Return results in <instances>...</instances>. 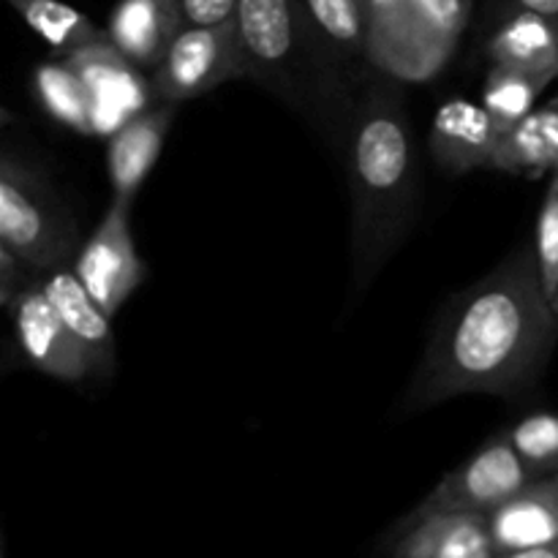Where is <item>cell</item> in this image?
Returning a JSON list of instances; mask_svg holds the SVG:
<instances>
[{
    "label": "cell",
    "mask_w": 558,
    "mask_h": 558,
    "mask_svg": "<svg viewBox=\"0 0 558 558\" xmlns=\"http://www.w3.org/2000/svg\"><path fill=\"white\" fill-rule=\"evenodd\" d=\"M229 80H245V58L238 22L213 27H183L167 58L153 71L158 101L180 104L205 96Z\"/></svg>",
    "instance_id": "cell-6"
},
{
    "label": "cell",
    "mask_w": 558,
    "mask_h": 558,
    "mask_svg": "<svg viewBox=\"0 0 558 558\" xmlns=\"http://www.w3.org/2000/svg\"><path fill=\"white\" fill-rule=\"evenodd\" d=\"M510 9L537 11V14L558 22V0H505V11H510Z\"/></svg>",
    "instance_id": "cell-27"
},
{
    "label": "cell",
    "mask_w": 558,
    "mask_h": 558,
    "mask_svg": "<svg viewBox=\"0 0 558 558\" xmlns=\"http://www.w3.org/2000/svg\"><path fill=\"white\" fill-rule=\"evenodd\" d=\"M499 558H558V543L539 545V548H529V550H515V554H505Z\"/></svg>",
    "instance_id": "cell-28"
},
{
    "label": "cell",
    "mask_w": 558,
    "mask_h": 558,
    "mask_svg": "<svg viewBox=\"0 0 558 558\" xmlns=\"http://www.w3.org/2000/svg\"><path fill=\"white\" fill-rule=\"evenodd\" d=\"M485 52L490 65L521 71L548 87L558 76V22L537 11H505Z\"/></svg>",
    "instance_id": "cell-13"
},
{
    "label": "cell",
    "mask_w": 558,
    "mask_h": 558,
    "mask_svg": "<svg viewBox=\"0 0 558 558\" xmlns=\"http://www.w3.org/2000/svg\"><path fill=\"white\" fill-rule=\"evenodd\" d=\"M41 283L49 303L54 305L58 316L63 319V325L69 327L71 336L85 349L87 360L93 365V374L107 376L114 365L112 316L90 298V292L82 287L71 265H63L41 276Z\"/></svg>",
    "instance_id": "cell-16"
},
{
    "label": "cell",
    "mask_w": 558,
    "mask_h": 558,
    "mask_svg": "<svg viewBox=\"0 0 558 558\" xmlns=\"http://www.w3.org/2000/svg\"><path fill=\"white\" fill-rule=\"evenodd\" d=\"M499 142L494 120L483 104L469 98H450L439 107L430 123V153L447 174H466L480 167H494Z\"/></svg>",
    "instance_id": "cell-12"
},
{
    "label": "cell",
    "mask_w": 558,
    "mask_h": 558,
    "mask_svg": "<svg viewBox=\"0 0 558 558\" xmlns=\"http://www.w3.org/2000/svg\"><path fill=\"white\" fill-rule=\"evenodd\" d=\"M5 311L11 314L16 347L33 368L52 379L71 381V385L93 376V365L85 349L71 336L54 305L49 303L41 278L31 283L25 292L16 294L14 303Z\"/></svg>",
    "instance_id": "cell-10"
},
{
    "label": "cell",
    "mask_w": 558,
    "mask_h": 558,
    "mask_svg": "<svg viewBox=\"0 0 558 558\" xmlns=\"http://www.w3.org/2000/svg\"><path fill=\"white\" fill-rule=\"evenodd\" d=\"M174 112H178V104L158 101L109 136L107 169L114 191L112 199L134 202L136 191L142 189L161 156Z\"/></svg>",
    "instance_id": "cell-14"
},
{
    "label": "cell",
    "mask_w": 558,
    "mask_h": 558,
    "mask_svg": "<svg viewBox=\"0 0 558 558\" xmlns=\"http://www.w3.org/2000/svg\"><path fill=\"white\" fill-rule=\"evenodd\" d=\"M558 314L534 248H518L452 298L407 396L409 412L461 396H521L543 376Z\"/></svg>",
    "instance_id": "cell-1"
},
{
    "label": "cell",
    "mask_w": 558,
    "mask_h": 558,
    "mask_svg": "<svg viewBox=\"0 0 558 558\" xmlns=\"http://www.w3.org/2000/svg\"><path fill=\"white\" fill-rule=\"evenodd\" d=\"M5 3L58 54H69L107 38V31H101L90 16L63 0H5Z\"/></svg>",
    "instance_id": "cell-19"
},
{
    "label": "cell",
    "mask_w": 558,
    "mask_h": 558,
    "mask_svg": "<svg viewBox=\"0 0 558 558\" xmlns=\"http://www.w3.org/2000/svg\"><path fill=\"white\" fill-rule=\"evenodd\" d=\"M554 477H556V485H558V474H554Z\"/></svg>",
    "instance_id": "cell-30"
},
{
    "label": "cell",
    "mask_w": 558,
    "mask_h": 558,
    "mask_svg": "<svg viewBox=\"0 0 558 558\" xmlns=\"http://www.w3.org/2000/svg\"><path fill=\"white\" fill-rule=\"evenodd\" d=\"M238 33L245 80L276 93L289 107L336 123L347 85L327 52V36L294 0H240Z\"/></svg>",
    "instance_id": "cell-3"
},
{
    "label": "cell",
    "mask_w": 558,
    "mask_h": 558,
    "mask_svg": "<svg viewBox=\"0 0 558 558\" xmlns=\"http://www.w3.org/2000/svg\"><path fill=\"white\" fill-rule=\"evenodd\" d=\"M71 267L82 287L109 316L123 308L125 300L140 289L147 276V267L136 254L134 234H131V202L112 199L101 223L80 245V254L74 256Z\"/></svg>",
    "instance_id": "cell-8"
},
{
    "label": "cell",
    "mask_w": 558,
    "mask_h": 558,
    "mask_svg": "<svg viewBox=\"0 0 558 558\" xmlns=\"http://www.w3.org/2000/svg\"><path fill=\"white\" fill-rule=\"evenodd\" d=\"M38 278L41 276H36L20 256L0 245V303H3V308H9L16 294L25 292Z\"/></svg>",
    "instance_id": "cell-26"
},
{
    "label": "cell",
    "mask_w": 558,
    "mask_h": 558,
    "mask_svg": "<svg viewBox=\"0 0 558 558\" xmlns=\"http://www.w3.org/2000/svg\"><path fill=\"white\" fill-rule=\"evenodd\" d=\"M505 436L537 477L558 474V414H529L505 430Z\"/></svg>",
    "instance_id": "cell-21"
},
{
    "label": "cell",
    "mask_w": 558,
    "mask_h": 558,
    "mask_svg": "<svg viewBox=\"0 0 558 558\" xmlns=\"http://www.w3.org/2000/svg\"><path fill=\"white\" fill-rule=\"evenodd\" d=\"M0 245L36 276L71 265L80 254V229L41 169L5 147L0 156Z\"/></svg>",
    "instance_id": "cell-5"
},
{
    "label": "cell",
    "mask_w": 558,
    "mask_h": 558,
    "mask_svg": "<svg viewBox=\"0 0 558 558\" xmlns=\"http://www.w3.org/2000/svg\"><path fill=\"white\" fill-rule=\"evenodd\" d=\"M550 305H554V311L558 314V287H556V294H554V298H550Z\"/></svg>",
    "instance_id": "cell-29"
},
{
    "label": "cell",
    "mask_w": 558,
    "mask_h": 558,
    "mask_svg": "<svg viewBox=\"0 0 558 558\" xmlns=\"http://www.w3.org/2000/svg\"><path fill=\"white\" fill-rule=\"evenodd\" d=\"M539 480L515 452L510 439L496 434L469 461L452 469L414 512H480L488 515L510 496Z\"/></svg>",
    "instance_id": "cell-7"
},
{
    "label": "cell",
    "mask_w": 558,
    "mask_h": 558,
    "mask_svg": "<svg viewBox=\"0 0 558 558\" xmlns=\"http://www.w3.org/2000/svg\"><path fill=\"white\" fill-rule=\"evenodd\" d=\"M543 90L545 85H539L532 76L521 74V71L490 65L483 93V107L490 114V120H494L499 136L507 134L512 125H518L523 118L534 112V104H537Z\"/></svg>",
    "instance_id": "cell-20"
},
{
    "label": "cell",
    "mask_w": 558,
    "mask_h": 558,
    "mask_svg": "<svg viewBox=\"0 0 558 558\" xmlns=\"http://www.w3.org/2000/svg\"><path fill=\"white\" fill-rule=\"evenodd\" d=\"M76 74L82 76L90 96L93 136H112L136 114L147 112L158 104L153 93V82L142 74L136 63H131L118 47L107 38L93 41L87 47L63 54Z\"/></svg>",
    "instance_id": "cell-9"
},
{
    "label": "cell",
    "mask_w": 558,
    "mask_h": 558,
    "mask_svg": "<svg viewBox=\"0 0 558 558\" xmlns=\"http://www.w3.org/2000/svg\"><path fill=\"white\" fill-rule=\"evenodd\" d=\"M365 58L401 82H428L450 63L472 0H363Z\"/></svg>",
    "instance_id": "cell-4"
},
{
    "label": "cell",
    "mask_w": 558,
    "mask_h": 558,
    "mask_svg": "<svg viewBox=\"0 0 558 558\" xmlns=\"http://www.w3.org/2000/svg\"><path fill=\"white\" fill-rule=\"evenodd\" d=\"M558 167V101L534 109L529 118L499 136L494 169L539 178Z\"/></svg>",
    "instance_id": "cell-17"
},
{
    "label": "cell",
    "mask_w": 558,
    "mask_h": 558,
    "mask_svg": "<svg viewBox=\"0 0 558 558\" xmlns=\"http://www.w3.org/2000/svg\"><path fill=\"white\" fill-rule=\"evenodd\" d=\"M496 554L539 548L558 543V485L556 477H539L488 512Z\"/></svg>",
    "instance_id": "cell-15"
},
{
    "label": "cell",
    "mask_w": 558,
    "mask_h": 558,
    "mask_svg": "<svg viewBox=\"0 0 558 558\" xmlns=\"http://www.w3.org/2000/svg\"><path fill=\"white\" fill-rule=\"evenodd\" d=\"M183 27L189 25L180 0H120L109 14L107 36L131 63L153 74Z\"/></svg>",
    "instance_id": "cell-11"
},
{
    "label": "cell",
    "mask_w": 558,
    "mask_h": 558,
    "mask_svg": "<svg viewBox=\"0 0 558 558\" xmlns=\"http://www.w3.org/2000/svg\"><path fill=\"white\" fill-rule=\"evenodd\" d=\"M33 87H36L38 104L52 120H58L65 129L76 134H93V112L90 96L76 74L74 65L58 54V58L44 60L33 74Z\"/></svg>",
    "instance_id": "cell-18"
},
{
    "label": "cell",
    "mask_w": 558,
    "mask_h": 558,
    "mask_svg": "<svg viewBox=\"0 0 558 558\" xmlns=\"http://www.w3.org/2000/svg\"><path fill=\"white\" fill-rule=\"evenodd\" d=\"M434 558H499L490 539L488 515L447 512V526Z\"/></svg>",
    "instance_id": "cell-23"
},
{
    "label": "cell",
    "mask_w": 558,
    "mask_h": 558,
    "mask_svg": "<svg viewBox=\"0 0 558 558\" xmlns=\"http://www.w3.org/2000/svg\"><path fill=\"white\" fill-rule=\"evenodd\" d=\"M311 20L343 52L365 54L368 22L363 0H303Z\"/></svg>",
    "instance_id": "cell-22"
},
{
    "label": "cell",
    "mask_w": 558,
    "mask_h": 558,
    "mask_svg": "<svg viewBox=\"0 0 558 558\" xmlns=\"http://www.w3.org/2000/svg\"><path fill=\"white\" fill-rule=\"evenodd\" d=\"M180 5H183L185 25L213 27L238 20L240 0H180Z\"/></svg>",
    "instance_id": "cell-25"
},
{
    "label": "cell",
    "mask_w": 558,
    "mask_h": 558,
    "mask_svg": "<svg viewBox=\"0 0 558 558\" xmlns=\"http://www.w3.org/2000/svg\"><path fill=\"white\" fill-rule=\"evenodd\" d=\"M539 276L548 298H554L558 287V167L550 172L548 194L537 218V238H534Z\"/></svg>",
    "instance_id": "cell-24"
},
{
    "label": "cell",
    "mask_w": 558,
    "mask_h": 558,
    "mask_svg": "<svg viewBox=\"0 0 558 558\" xmlns=\"http://www.w3.org/2000/svg\"><path fill=\"white\" fill-rule=\"evenodd\" d=\"M420 194L417 147L401 101L374 90L349 125L354 287L374 283L414 221Z\"/></svg>",
    "instance_id": "cell-2"
}]
</instances>
